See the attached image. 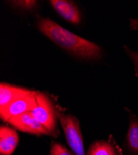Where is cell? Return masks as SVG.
<instances>
[{
  "mask_svg": "<svg viewBox=\"0 0 138 155\" xmlns=\"http://www.w3.org/2000/svg\"><path fill=\"white\" fill-rule=\"evenodd\" d=\"M37 27L44 35L73 55L89 60L102 57V49L98 45L75 35L49 18H40Z\"/></svg>",
  "mask_w": 138,
  "mask_h": 155,
  "instance_id": "1",
  "label": "cell"
},
{
  "mask_svg": "<svg viewBox=\"0 0 138 155\" xmlns=\"http://www.w3.org/2000/svg\"><path fill=\"white\" fill-rule=\"evenodd\" d=\"M35 97L37 106L30 111L32 114L48 129L51 136L58 137V110H56L52 101L46 94L42 92L37 91Z\"/></svg>",
  "mask_w": 138,
  "mask_h": 155,
  "instance_id": "2",
  "label": "cell"
},
{
  "mask_svg": "<svg viewBox=\"0 0 138 155\" xmlns=\"http://www.w3.org/2000/svg\"><path fill=\"white\" fill-rule=\"evenodd\" d=\"M58 118L63 129L67 143L72 151L76 155H84L83 139L78 118L59 110H58Z\"/></svg>",
  "mask_w": 138,
  "mask_h": 155,
  "instance_id": "3",
  "label": "cell"
},
{
  "mask_svg": "<svg viewBox=\"0 0 138 155\" xmlns=\"http://www.w3.org/2000/svg\"><path fill=\"white\" fill-rule=\"evenodd\" d=\"M8 122L23 132L36 135L51 136L48 129L34 117L30 111L12 117Z\"/></svg>",
  "mask_w": 138,
  "mask_h": 155,
  "instance_id": "4",
  "label": "cell"
},
{
  "mask_svg": "<svg viewBox=\"0 0 138 155\" xmlns=\"http://www.w3.org/2000/svg\"><path fill=\"white\" fill-rule=\"evenodd\" d=\"M37 91H32L28 95L12 102L6 109L0 111V116L4 121L23 113L32 111L37 106Z\"/></svg>",
  "mask_w": 138,
  "mask_h": 155,
  "instance_id": "5",
  "label": "cell"
},
{
  "mask_svg": "<svg viewBox=\"0 0 138 155\" xmlns=\"http://www.w3.org/2000/svg\"><path fill=\"white\" fill-rule=\"evenodd\" d=\"M50 2L58 15L68 22L72 24H78L81 22L80 11L73 2L68 0H52Z\"/></svg>",
  "mask_w": 138,
  "mask_h": 155,
  "instance_id": "6",
  "label": "cell"
},
{
  "mask_svg": "<svg viewBox=\"0 0 138 155\" xmlns=\"http://www.w3.org/2000/svg\"><path fill=\"white\" fill-rule=\"evenodd\" d=\"M31 92L27 89L2 83L0 84V111L6 109L12 102L25 97Z\"/></svg>",
  "mask_w": 138,
  "mask_h": 155,
  "instance_id": "7",
  "label": "cell"
},
{
  "mask_svg": "<svg viewBox=\"0 0 138 155\" xmlns=\"http://www.w3.org/2000/svg\"><path fill=\"white\" fill-rule=\"evenodd\" d=\"M87 155H123V153L114 137L110 135L108 140L92 143L87 150Z\"/></svg>",
  "mask_w": 138,
  "mask_h": 155,
  "instance_id": "8",
  "label": "cell"
},
{
  "mask_svg": "<svg viewBox=\"0 0 138 155\" xmlns=\"http://www.w3.org/2000/svg\"><path fill=\"white\" fill-rule=\"evenodd\" d=\"M19 143V136L16 131L8 126L0 127V153L1 155H11Z\"/></svg>",
  "mask_w": 138,
  "mask_h": 155,
  "instance_id": "9",
  "label": "cell"
},
{
  "mask_svg": "<svg viewBox=\"0 0 138 155\" xmlns=\"http://www.w3.org/2000/svg\"><path fill=\"white\" fill-rule=\"evenodd\" d=\"M130 125L127 135V147L131 155H138V118L128 109Z\"/></svg>",
  "mask_w": 138,
  "mask_h": 155,
  "instance_id": "10",
  "label": "cell"
},
{
  "mask_svg": "<svg viewBox=\"0 0 138 155\" xmlns=\"http://www.w3.org/2000/svg\"><path fill=\"white\" fill-rule=\"evenodd\" d=\"M49 155H76L73 151L68 150L65 146L56 141H52Z\"/></svg>",
  "mask_w": 138,
  "mask_h": 155,
  "instance_id": "11",
  "label": "cell"
},
{
  "mask_svg": "<svg viewBox=\"0 0 138 155\" xmlns=\"http://www.w3.org/2000/svg\"><path fill=\"white\" fill-rule=\"evenodd\" d=\"M9 2L13 6L22 9H32L37 3L36 1H13Z\"/></svg>",
  "mask_w": 138,
  "mask_h": 155,
  "instance_id": "12",
  "label": "cell"
},
{
  "mask_svg": "<svg viewBox=\"0 0 138 155\" xmlns=\"http://www.w3.org/2000/svg\"><path fill=\"white\" fill-rule=\"evenodd\" d=\"M124 50L126 54L128 55L130 58L133 61L135 67V71L136 76H138V51H134L129 47L124 45Z\"/></svg>",
  "mask_w": 138,
  "mask_h": 155,
  "instance_id": "13",
  "label": "cell"
}]
</instances>
